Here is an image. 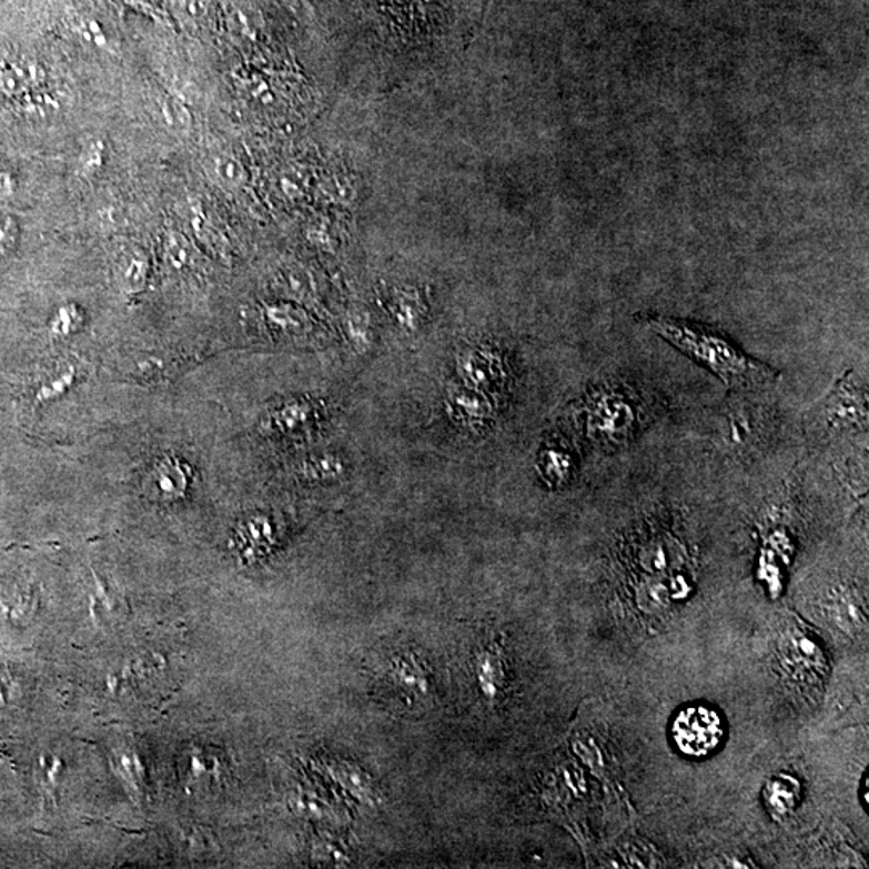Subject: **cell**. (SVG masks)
<instances>
[{"mask_svg": "<svg viewBox=\"0 0 869 869\" xmlns=\"http://www.w3.org/2000/svg\"><path fill=\"white\" fill-rule=\"evenodd\" d=\"M646 324L678 352L706 366L729 390L758 392L770 388L779 378L778 371L754 360L708 325L660 314L646 316Z\"/></svg>", "mask_w": 869, "mask_h": 869, "instance_id": "1", "label": "cell"}, {"mask_svg": "<svg viewBox=\"0 0 869 869\" xmlns=\"http://www.w3.org/2000/svg\"><path fill=\"white\" fill-rule=\"evenodd\" d=\"M852 371L836 381L828 395L810 407L805 417L808 431L821 436L867 427V393Z\"/></svg>", "mask_w": 869, "mask_h": 869, "instance_id": "2", "label": "cell"}, {"mask_svg": "<svg viewBox=\"0 0 869 869\" xmlns=\"http://www.w3.org/2000/svg\"><path fill=\"white\" fill-rule=\"evenodd\" d=\"M674 740L688 757H707L720 746L725 728L720 715L711 708L694 706L679 711L675 718Z\"/></svg>", "mask_w": 869, "mask_h": 869, "instance_id": "3", "label": "cell"}, {"mask_svg": "<svg viewBox=\"0 0 869 869\" xmlns=\"http://www.w3.org/2000/svg\"><path fill=\"white\" fill-rule=\"evenodd\" d=\"M191 477V467L181 457L166 453L149 467L142 486L149 498L178 501L188 495Z\"/></svg>", "mask_w": 869, "mask_h": 869, "instance_id": "4", "label": "cell"}, {"mask_svg": "<svg viewBox=\"0 0 869 869\" xmlns=\"http://www.w3.org/2000/svg\"><path fill=\"white\" fill-rule=\"evenodd\" d=\"M386 685L396 696L410 703H421L431 696V675L416 654L400 653L390 659L385 671Z\"/></svg>", "mask_w": 869, "mask_h": 869, "instance_id": "5", "label": "cell"}, {"mask_svg": "<svg viewBox=\"0 0 869 869\" xmlns=\"http://www.w3.org/2000/svg\"><path fill=\"white\" fill-rule=\"evenodd\" d=\"M44 80V71L30 60L12 57L0 59V95L6 99L32 107Z\"/></svg>", "mask_w": 869, "mask_h": 869, "instance_id": "6", "label": "cell"}, {"mask_svg": "<svg viewBox=\"0 0 869 869\" xmlns=\"http://www.w3.org/2000/svg\"><path fill=\"white\" fill-rule=\"evenodd\" d=\"M635 425V411L627 400L617 393L600 395L597 400L595 413L592 411V428H595L600 438L620 442L627 438Z\"/></svg>", "mask_w": 869, "mask_h": 869, "instance_id": "7", "label": "cell"}, {"mask_svg": "<svg viewBox=\"0 0 869 869\" xmlns=\"http://www.w3.org/2000/svg\"><path fill=\"white\" fill-rule=\"evenodd\" d=\"M324 771L331 776L332 781L337 782L340 788L345 789L357 802L370 805V807L377 804V789H375L371 776L363 768L348 760L331 758V760L324 761Z\"/></svg>", "mask_w": 869, "mask_h": 869, "instance_id": "8", "label": "cell"}, {"mask_svg": "<svg viewBox=\"0 0 869 869\" xmlns=\"http://www.w3.org/2000/svg\"><path fill=\"white\" fill-rule=\"evenodd\" d=\"M501 657L503 656L495 644L483 646L478 653H475L474 678L486 700L498 699L503 688L504 667Z\"/></svg>", "mask_w": 869, "mask_h": 869, "instance_id": "9", "label": "cell"}, {"mask_svg": "<svg viewBox=\"0 0 869 869\" xmlns=\"http://www.w3.org/2000/svg\"><path fill=\"white\" fill-rule=\"evenodd\" d=\"M149 277V260L139 250L124 253L120 261V279L128 292H141Z\"/></svg>", "mask_w": 869, "mask_h": 869, "instance_id": "10", "label": "cell"}, {"mask_svg": "<svg viewBox=\"0 0 869 869\" xmlns=\"http://www.w3.org/2000/svg\"><path fill=\"white\" fill-rule=\"evenodd\" d=\"M159 113L161 123L164 124L174 134L185 135L192 131L193 117L191 110L176 99V97L164 95L159 102Z\"/></svg>", "mask_w": 869, "mask_h": 869, "instance_id": "11", "label": "cell"}, {"mask_svg": "<svg viewBox=\"0 0 869 869\" xmlns=\"http://www.w3.org/2000/svg\"><path fill=\"white\" fill-rule=\"evenodd\" d=\"M736 410L738 411H732V413H729L728 417H726V421H728L726 422V431H728L726 439H728L732 446L742 448V446L749 445L750 443V439L747 438L746 431L749 432L754 438L758 439V435H756L758 427L754 424L757 416L756 414L750 413V411L740 410V407H736Z\"/></svg>", "mask_w": 869, "mask_h": 869, "instance_id": "12", "label": "cell"}, {"mask_svg": "<svg viewBox=\"0 0 869 869\" xmlns=\"http://www.w3.org/2000/svg\"><path fill=\"white\" fill-rule=\"evenodd\" d=\"M82 324H84V314H82L81 307L74 305V303H68V305H62L55 311L52 320H50L49 331L53 337L67 338L77 334Z\"/></svg>", "mask_w": 869, "mask_h": 869, "instance_id": "13", "label": "cell"}, {"mask_svg": "<svg viewBox=\"0 0 869 869\" xmlns=\"http://www.w3.org/2000/svg\"><path fill=\"white\" fill-rule=\"evenodd\" d=\"M311 407L303 402H292L279 407L270 418L271 428L279 432L295 431L310 418Z\"/></svg>", "mask_w": 869, "mask_h": 869, "instance_id": "14", "label": "cell"}, {"mask_svg": "<svg viewBox=\"0 0 869 869\" xmlns=\"http://www.w3.org/2000/svg\"><path fill=\"white\" fill-rule=\"evenodd\" d=\"M74 381H77V371H74L73 367H68L62 374L57 375L52 381L46 382V384L36 392V403L44 404L60 398V396H63L64 393L73 386Z\"/></svg>", "mask_w": 869, "mask_h": 869, "instance_id": "15", "label": "cell"}, {"mask_svg": "<svg viewBox=\"0 0 869 869\" xmlns=\"http://www.w3.org/2000/svg\"><path fill=\"white\" fill-rule=\"evenodd\" d=\"M342 472V464L332 457H316V459L305 461L300 467L299 474L307 481H322V478H332Z\"/></svg>", "mask_w": 869, "mask_h": 869, "instance_id": "16", "label": "cell"}, {"mask_svg": "<svg viewBox=\"0 0 869 869\" xmlns=\"http://www.w3.org/2000/svg\"><path fill=\"white\" fill-rule=\"evenodd\" d=\"M20 241V224L10 211L0 209V256L10 255Z\"/></svg>", "mask_w": 869, "mask_h": 869, "instance_id": "17", "label": "cell"}, {"mask_svg": "<svg viewBox=\"0 0 869 869\" xmlns=\"http://www.w3.org/2000/svg\"><path fill=\"white\" fill-rule=\"evenodd\" d=\"M266 317L281 331H302L305 327L302 314L299 311L290 310V307H270L266 311Z\"/></svg>", "mask_w": 869, "mask_h": 869, "instance_id": "18", "label": "cell"}, {"mask_svg": "<svg viewBox=\"0 0 869 869\" xmlns=\"http://www.w3.org/2000/svg\"><path fill=\"white\" fill-rule=\"evenodd\" d=\"M81 170L88 174H94L105 163V145L102 142H91L81 153Z\"/></svg>", "mask_w": 869, "mask_h": 869, "instance_id": "19", "label": "cell"}, {"mask_svg": "<svg viewBox=\"0 0 869 869\" xmlns=\"http://www.w3.org/2000/svg\"><path fill=\"white\" fill-rule=\"evenodd\" d=\"M214 173L224 184H235L242 178L241 168L235 163V160L229 159V156H220L214 160Z\"/></svg>", "mask_w": 869, "mask_h": 869, "instance_id": "20", "label": "cell"}, {"mask_svg": "<svg viewBox=\"0 0 869 869\" xmlns=\"http://www.w3.org/2000/svg\"><path fill=\"white\" fill-rule=\"evenodd\" d=\"M17 189L16 173L7 164L0 163V199H10V196L16 195Z\"/></svg>", "mask_w": 869, "mask_h": 869, "instance_id": "21", "label": "cell"}]
</instances>
